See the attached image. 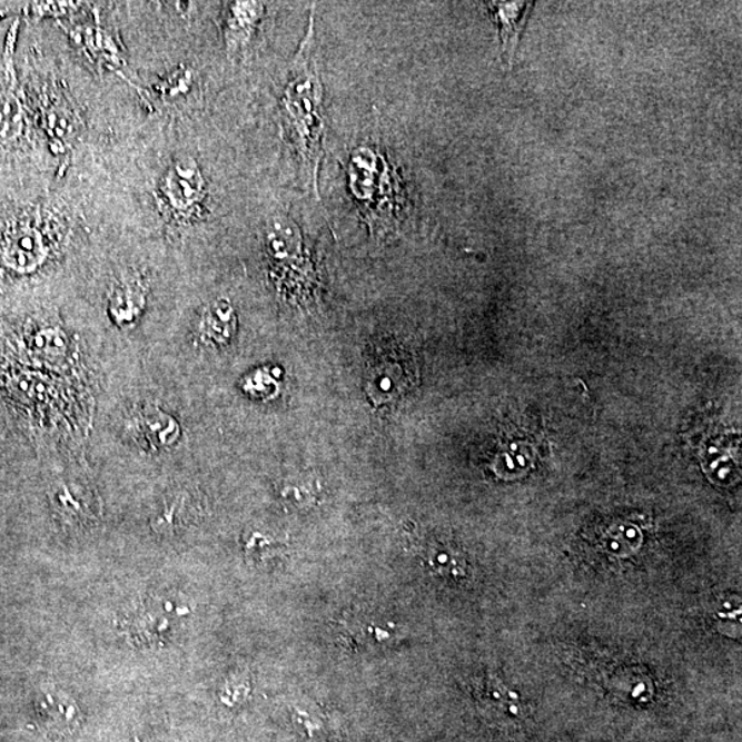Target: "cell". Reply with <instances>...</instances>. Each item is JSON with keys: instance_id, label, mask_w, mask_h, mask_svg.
Here are the masks:
<instances>
[{"instance_id": "obj_1", "label": "cell", "mask_w": 742, "mask_h": 742, "mask_svg": "<svg viewBox=\"0 0 742 742\" xmlns=\"http://www.w3.org/2000/svg\"><path fill=\"white\" fill-rule=\"evenodd\" d=\"M314 13L299 51L291 60L279 97L284 137L303 164L318 196V172L324 157V87L314 51Z\"/></svg>"}, {"instance_id": "obj_2", "label": "cell", "mask_w": 742, "mask_h": 742, "mask_svg": "<svg viewBox=\"0 0 742 742\" xmlns=\"http://www.w3.org/2000/svg\"><path fill=\"white\" fill-rule=\"evenodd\" d=\"M348 186L374 236L395 230L403 202L395 169L379 151L362 146L350 155Z\"/></svg>"}, {"instance_id": "obj_3", "label": "cell", "mask_w": 742, "mask_h": 742, "mask_svg": "<svg viewBox=\"0 0 742 742\" xmlns=\"http://www.w3.org/2000/svg\"><path fill=\"white\" fill-rule=\"evenodd\" d=\"M416 379V366L402 347L376 350L366 373V389L377 405L396 402L405 396Z\"/></svg>"}, {"instance_id": "obj_4", "label": "cell", "mask_w": 742, "mask_h": 742, "mask_svg": "<svg viewBox=\"0 0 742 742\" xmlns=\"http://www.w3.org/2000/svg\"><path fill=\"white\" fill-rule=\"evenodd\" d=\"M128 431L139 446L146 449L172 446L180 434L177 421L154 406H146L133 413L128 419Z\"/></svg>"}, {"instance_id": "obj_5", "label": "cell", "mask_w": 742, "mask_h": 742, "mask_svg": "<svg viewBox=\"0 0 742 742\" xmlns=\"http://www.w3.org/2000/svg\"><path fill=\"white\" fill-rule=\"evenodd\" d=\"M164 190L172 207L185 212L204 200L206 180L195 161L180 160L169 168Z\"/></svg>"}, {"instance_id": "obj_6", "label": "cell", "mask_w": 742, "mask_h": 742, "mask_svg": "<svg viewBox=\"0 0 742 742\" xmlns=\"http://www.w3.org/2000/svg\"><path fill=\"white\" fill-rule=\"evenodd\" d=\"M531 6L533 4L524 2L488 3L491 14H493L496 26L499 28L502 56H504L506 62H513L520 34H522L528 20Z\"/></svg>"}, {"instance_id": "obj_7", "label": "cell", "mask_w": 742, "mask_h": 742, "mask_svg": "<svg viewBox=\"0 0 742 742\" xmlns=\"http://www.w3.org/2000/svg\"><path fill=\"white\" fill-rule=\"evenodd\" d=\"M265 16V4L256 2L230 3L225 22V38L230 51L248 43Z\"/></svg>"}, {"instance_id": "obj_8", "label": "cell", "mask_w": 742, "mask_h": 742, "mask_svg": "<svg viewBox=\"0 0 742 742\" xmlns=\"http://www.w3.org/2000/svg\"><path fill=\"white\" fill-rule=\"evenodd\" d=\"M237 318L229 301H216L202 317V336L216 344L230 340L236 332Z\"/></svg>"}, {"instance_id": "obj_9", "label": "cell", "mask_w": 742, "mask_h": 742, "mask_svg": "<svg viewBox=\"0 0 742 742\" xmlns=\"http://www.w3.org/2000/svg\"><path fill=\"white\" fill-rule=\"evenodd\" d=\"M145 295L139 285L121 284L117 286L112 297H110L109 311L112 314L115 323L130 324L136 319L145 306Z\"/></svg>"}]
</instances>
